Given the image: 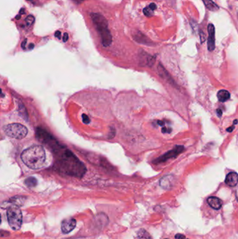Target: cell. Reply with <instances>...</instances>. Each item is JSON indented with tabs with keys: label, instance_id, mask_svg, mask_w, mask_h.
<instances>
[{
	"label": "cell",
	"instance_id": "cell-1",
	"mask_svg": "<svg viewBox=\"0 0 238 239\" xmlns=\"http://www.w3.org/2000/svg\"><path fill=\"white\" fill-rule=\"evenodd\" d=\"M55 157L57 168L64 174L76 178H82L86 173V167L69 149L64 148L57 141L49 146Z\"/></svg>",
	"mask_w": 238,
	"mask_h": 239
},
{
	"label": "cell",
	"instance_id": "cell-2",
	"mask_svg": "<svg viewBox=\"0 0 238 239\" xmlns=\"http://www.w3.org/2000/svg\"><path fill=\"white\" fill-rule=\"evenodd\" d=\"M45 152L41 146L29 147L22 153L21 159L23 163L32 169H39L44 166Z\"/></svg>",
	"mask_w": 238,
	"mask_h": 239
},
{
	"label": "cell",
	"instance_id": "cell-3",
	"mask_svg": "<svg viewBox=\"0 0 238 239\" xmlns=\"http://www.w3.org/2000/svg\"><path fill=\"white\" fill-rule=\"evenodd\" d=\"M91 17L97 31L99 32L101 36L103 46L105 47L110 46L113 41V38L110 30L108 29V23L107 20L103 15L97 14V13L91 14Z\"/></svg>",
	"mask_w": 238,
	"mask_h": 239
},
{
	"label": "cell",
	"instance_id": "cell-4",
	"mask_svg": "<svg viewBox=\"0 0 238 239\" xmlns=\"http://www.w3.org/2000/svg\"><path fill=\"white\" fill-rule=\"evenodd\" d=\"M6 215L8 222L13 230L17 231L20 229L23 223V215L19 206L10 204L7 207Z\"/></svg>",
	"mask_w": 238,
	"mask_h": 239
},
{
	"label": "cell",
	"instance_id": "cell-5",
	"mask_svg": "<svg viewBox=\"0 0 238 239\" xmlns=\"http://www.w3.org/2000/svg\"><path fill=\"white\" fill-rule=\"evenodd\" d=\"M3 131L8 137L16 139H23L28 133L27 128L20 123L8 124L4 127Z\"/></svg>",
	"mask_w": 238,
	"mask_h": 239
},
{
	"label": "cell",
	"instance_id": "cell-6",
	"mask_svg": "<svg viewBox=\"0 0 238 239\" xmlns=\"http://www.w3.org/2000/svg\"><path fill=\"white\" fill-rule=\"evenodd\" d=\"M184 150V146H177L172 149V150L168 151L165 154L161 155L154 162V164H160L168 161L170 159L175 158L179 155L181 154Z\"/></svg>",
	"mask_w": 238,
	"mask_h": 239
},
{
	"label": "cell",
	"instance_id": "cell-7",
	"mask_svg": "<svg viewBox=\"0 0 238 239\" xmlns=\"http://www.w3.org/2000/svg\"><path fill=\"white\" fill-rule=\"evenodd\" d=\"M36 135L37 139L42 142V143L46 144L48 146L49 144L52 143L54 140V138L51 134L48 132L46 130L41 127H38L36 130Z\"/></svg>",
	"mask_w": 238,
	"mask_h": 239
},
{
	"label": "cell",
	"instance_id": "cell-8",
	"mask_svg": "<svg viewBox=\"0 0 238 239\" xmlns=\"http://www.w3.org/2000/svg\"><path fill=\"white\" fill-rule=\"evenodd\" d=\"M76 220L73 218H69L62 220L61 224V229L64 234H69L75 229L76 227Z\"/></svg>",
	"mask_w": 238,
	"mask_h": 239
},
{
	"label": "cell",
	"instance_id": "cell-9",
	"mask_svg": "<svg viewBox=\"0 0 238 239\" xmlns=\"http://www.w3.org/2000/svg\"><path fill=\"white\" fill-rule=\"evenodd\" d=\"M207 30H208L207 48L209 51H212L215 48V28L213 24H209Z\"/></svg>",
	"mask_w": 238,
	"mask_h": 239
},
{
	"label": "cell",
	"instance_id": "cell-10",
	"mask_svg": "<svg viewBox=\"0 0 238 239\" xmlns=\"http://www.w3.org/2000/svg\"><path fill=\"white\" fill-rule=\"evenodd\" d=\"M225 183L230 187H235L238 183V174L235 172H230L226 175Z\"/></svg>",
	"mask_w": 238,
	"mask_h": 239
},
{
	"label": "cell",
	"instance_id": "cell-11",
	"mask_svg": "<svg viewBox=\"0 0 238 239\" xmlns=\"http://www.w3.org/2000/svg\"><path fill=\"white\" fill-rule=\"evenodd\" d=\"M174 178L172 175H165L163 177L160 181V185L161 187L165 190H170L173 184Z\"/></svg>",
	"mask_w": 238,
	"mask_h": 239
},
{
	"label": "cell",
	"instance_id": "cell-12",
	"mask_svg": "<svg viewBox=\"0 0 238 239\" xmlns=\"http://www.w3.org/2000/svg\"><path fill=\"white\" fill-rule=\"evenodd\" d=\"M158 73L159 74V76H160L162 78H163L165 80H166L167 82H168L172 85L175 84L174 81L172 80V78H171L170 74H168V72L165 70V68L163 67L161 64H159L158 65Z\"/></svg>",
	"mask_w": 238,
	"mask_h": 239
},
{
	"label": "cell",
	"instance_id": "cell-13",
	"mask_svg": "<svg viewBox=\"0 0 238 239\" xmlns=\"http://www.w3.org/2000/svg\"><path fill=\"white\" fill-rule=\"evenodd\" d=\"M207 203L210 206L215 210H219L222 206V201L216 197H210L207 199Z\"/></svg>",
	"mask_w": 238,
	"mask_h": 239
},
{
	"label": "cell",
	"instance_id": "cell-14",
	"mask_svg": "<svg viewBox=\"0 0 238 239\" xmlns=\"http://www.w3.org/2000/svg\"><path fill=\"white\" fill-rule=\"evenodd\" d=\"M141 62L144 65L151 67L154 64L155 58L154 57L147 54L146 52H143V54L141 55Z\"/></svg>",
	"mask_w": 238,
	"mask_h": 239
},
{
	"label": "cell",
	"instance_id": "cell-15",
	"mask_svg": "<svg viewBox=\"0 0 238 239\" xmlns=\"http://www.w3.org/2000/svg\"><path fill=\"white\" fill-rule=\"evenodd\" d=\"M134 39L136 40L137 42L143 43V44L148 45L150 43V41L146 37L145 35L142 34L141 32H136L134 34Z\"/></svg>",
	"mask_w": 238,
	"mask_h": 239
},
{
	"label": "cell",
	"instance_id": "cell-16",
	"mask_svg": "<svg viewBox=\"0 0 238 239\" xmlns=\"http://www.w3.org/2000/svg\"><path fill=\"white\" fill-rule=\"evenodd\" d=\"M203 2L205 7L212 11H217L219 9V6L217 4L215 3L212 0H202Z\"/></svg>",
	"mask_w": 238,
	"mask_h": 239
},
{
	"label": "cell",
	"instance_id": "cell-17",
	"mask_svg": "<svg viewBox=\"0 0 238 239\" xmlns=\"http://www.w3.org/2000/svg\"><path fill=\"white\" fill-rule=\"evenodd\" d=\"M230 95L228 91L226 90H219L217 93V97L219 102H225L227 100H228L230 99Z\"/></svg>",
	"mask_w": 238,
	"mask_h": 239
},
{
	"label": "cell",
	"instance_id": "cell-18",
	"mask_svg": "<svg viewBox=\"0 0 238 239\" xmlns=\"http://www.w3.org/2000/svg\"><path fill=\"white\" fill-rule=\"evenodd\" d=\"M25 197L16 196L11 199L10 200L8 201V203H9L11 205L17 206L20 207V206L23 204V203L25 202Z\"/></svg>",
	"mask_w": 238,
	"mask_h": 239
},
{
	"label": "cell",
	"instance_id": "cell-19",
	"mask_svg": "<svg viewBox=\"0 0 238 239\" xmlns=\"http://www.w3.org/2000/svg\"><path fill=\"white\" fill-rule=\"evenodd\" d=\"M17 111H18L19 115L23 118L25 121H28L29 120V117H28V114L27 110H26L25 106L21 103H19L18 106H17Z\"/></svg>",
	"mask_w": 238,
	"mask_h": 239
},
{
	"label": "cell",
	"instance_id": "cell-20",
	"mask_svg": "<svg viewBox=\"0 0 238 239\" xmlns=\"http://www.w3.org/2000/svg\"><path fill=\"white\" fill-rule=\"evenodd\" d=\"M156 8V5L154 3L150 4L149 6L145 7L143 9V14L147 17H151L153 16L154 11Z\"/></svg>",
	"mask_w": 238,
	"mask_h": 239
},
{
	"label": "cell",
	"instance_id": "cell-21",
	"mask_svg": "<svg viewBox=\"0 0 238 239\" xmlns=\"http://www.w3.org/2000/svg\"><path fill=\"white\" fill-rule=\"evenodd\" d=\"M25 184L28 187H34L37 185V180L34 177H28L25 179Z\"/></svg>",
	"mask_w": 238,
	"mask_h": 239
},
{
	"label": "cell",
	"instance_id": "cell-22",
	"mask_svg": "<svg viewBox=\"0 0 238 239\" xmlns=\"http://www.w3.org/2000/svg\"><path fill=\"white\" fill-rule=\"evenodd\" d=\"M138 237L140 239H152V236L145 229H142L138 232Z\"/></svg>",
	"mask_w": 238,
	"mask_h": 239
},
{
	"label": "cell",
	"instance_id": "cell-23",
	"mask_svg": "<svg viewBox=\"0 0 238 239\" xmlns=\"http://www.w3.org/2000/svg\"><path fill=\"white\" fill-rule=\"evenodd\" d=\"M34 20H35L34 17L33 16H32V15H29V16H28L25 18V22L28 26H30L34 23Z\"/></svg>",
	"mask_w": 238,
	"mask_h": 239
},
{
	"label": "cell",
	"instance_id": "cell-24",
	"mask_svg": "<svg viewBox=\"0 0 238 239\" xmlns=\"http://www.w3.org/2000/svg\"><path fill=\"white\" fill-rule=\"evenodd\" d=\"M82 121L85 124H89V122H90V120H89V118L87 116L86 114H82Z\"/></svg>",
	"mask_w": 238,
	"mask_h": 239
},
{
	"label": "cell",
	"instance_id": "cell-25",
	"mask_svg": "<svg viewBox=\"0 0 238 239\" xmlns=\"http://www.w3.org/2000/svg\"><path fill=\"white\" fill-rule=\"evenodd\" d=\"M115 130L114 128H111V130L110 131V134H108V138L109 139H112L115 137Z\"/></svg>",
	"mask_w": 238,
	"mask_h": 239
},
{
	"label": "cell",
	"instance_id": "cell-26",
	"mask_svg": "<svg viewBox=\"0 0 238 239\" xmlns=\"http://www.w3.org/2000/svg\"><path fill=\"white\" fill-rule=\"evenodd\" d=\"M171 130L172 129L170 128H167L165 127H163L161 129V131H162V133H170L171 132Z\"/></svg>",
	"mask_w": 238,
	"mask_h": 239
},
{
	"label": "cell",
	"instance_id": "cell-27",
	"mask_svg": "<svg viewBox=\"0 0 238 239\" xmlns=\"http://www.w3.org/2000/svg\"><path fill=\"white\" fill-rule=\"evenodd\" d=\"M175 238L176 239H185V236L183 235V234H176L175 236Z\"/></svg>",
	"mask_w": 238,
	"mask_h": 239
},
{
	"label": "cell",
	"instance_id": "cell-28",
	"mask_svg": "<svg viewBox=\"0 0 238 239\" xmlns=\"http://www.w3.org/2000/svg\"><path fill=\"white\" fill-rule=\"evenodd\" d=\"M62 39H63V41H64V42H66L69 39V34H67V33H64V35H63Z\"/></svg>",
	"mask_w": 238,
	"mask_h": 239
},
{
	"label": "cell",
	"instance_id": "cell-29",
	"mask_svg": "<svg viewBox=\"0 0 238 239\" xmlns=\"http://www.w3.org/2000/svg\"><path fill=\"white\" fill-rule=\"evenodd\" d=\"M61 34H62V33L60 31H56L55 33H54V36L59 39H61Z\"/></svg>",
	"mask_w": 238,
	"mask_h": 239
},
{
	"label": "cell",
	"instance_id": "cell-30",
	"mask_svg": "<svg viewBox=\"0 0 238 239\" xmlns=\"http://www.w3.org/2000/svg\"><path fill=\"white\" fill-rule=\"evenodd\" d=\"M27 39H24V41L22 42L21 43V47L23 49H25V46H26V43H27Z\"/></svg>",
	"mask_w": 238,
	"mask_h": 239
},
{
	"label": "cell",
	"instance_id": "cell-31",
	"mask_svg": "<svg viewBox=\"0 0 238 239\" xmlns=\"http://www.w3.org/2000/svg\"><path fill=\"white\" fill-rule=\"evenodd\" d=\"M9 234V232L4 231V230H1V236L2 237H4V236H8V234Z\"/></svg>",
	"mask_w": 238,
	"mask_h": 239
},
{
	"label": "cell",
	"instance_id": "cell-32",
	"mask_svg": "<svg viewBox=\"0 0 238 239\" xmlns=\"http://www.w3.org/2000/svg\"><path fill=\"white\" fill-rule=\"evenodd\" d=\"M234 129H235V125H233V126L227 128L226 131H228V132H232V131H233V130H234Z\"/></svg>",
	"mask_w": 238,
	"mask_h": 239
},
{
	"label": "cell",
	"instance_id": "cell-33",
	"mask_svg": "<svg viewBox=\"0 0 238 239\" xmlns=\"http://www.w3.org/2000/svg\"><path fill=\"white\" fill-rule=\"evenodd\" d=\"M217 113L218 116H219V118H220V117H221V115H222V111L221 110V109H220V108L217 109Z\"/></svg>",
	"mask_w": 238,
	"mask_h": 239
},
{
	"label": "cell",
	"instance_id": "cell-34",
	"mask_svg": "<svg viewBox=\"0 0 238 239\" xmlns=\"http://www.w3.org/2000/svg\"><path fill=\"white\" fill-rule=\"evenodd\" d=\"M158 124L160 126H163V125H164L165 123H164V122H163V121H158Z\"/></svg>",
	"mask_w": 238,
	"mask_h": 239
},
{
	"label": "cell",
	"instance_id": "cell-35",
	"mask_svg": "<svg viewBox=\"0 0 238 239\" xmlns=\"http://www.w3.org/2000/svg\"><path fill=\"white\" fill-rule=\"evenodd\" d=\"M25 13V8H21L20 11V14H24Z\"/></svg>",
	"mask_w": 238,
	"mask_h": 239
},
{
	"label": "cell",
	"instance_id": "cell-36",
	"mask_svg": "<svg viewBox=\"0 0 238 239\" xmlns=\"http://www.w3.org/2000/svg\"><path fill=\"white\" fill-rule=\"evenodd\" d=\"M73 1L75 2H76V3L80 4V3H81V2H83V1H85V0H73Z\"/></svg>",
	"mask_w": 238,
	"mask_h": 239
},
{
	"label": "cell",
	"instance_id": "cell-37",
	"mask_svg": "<svg viewBox=\"0 0 238 239\" xmlns=\"http://www.w3.org/2000/svg\"><path fill=\"white\" fill-rule=\"evenodd\" d=\"M34 45L33 44V43H30L29 44V48L30 50H32V48H34Z\"/></svg>",
	"mask_w": 238,
	"mask_h": 239
},
{
	"label": "cell",
	"instance_id": "cell-38",
	"mask_svg": "<svg viewBox=\"0 0 238 239\" xmlns=\"http://www.w3.org/2000/svg\"><path fill=\"white\" fill-rule=\"evenodd\" d=\"M236 197H237V200L238 201V188H237V191H236Z\"/></svg>",
	"mask_w": 238,
	"mask_h": 239
},
{
	"label": "cell",
	"instance_id": "cell-39",
	"mask_svg": "<svg viewBox=\"0 0 238 239\" xmlns=\"http://www.w3.org/2000/svg\"><path fill=\"white\" fill-rule=\"evenodd\" d=\"M237 122H238V121H237V120H235V121H234V122H233V124H233V125H235V124H237Z\"/></svg>",
	"mask_w": 238,
	"mask_h": 239
},
{
	"label": "cell",
	"instance_id": "cell-40",
	"mask_svg": "<svg viewBox=\"0 0 238 239\" xmlns=\"http://www.w3.org/2000/svg\"><path fill=\"white\" fill-rule=\"evenodd\" d=\"M166 239H167V238H166Z\"/></svg>",
	"mask_w": 238,
	"mask_h": 239
}]
</instances>
